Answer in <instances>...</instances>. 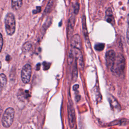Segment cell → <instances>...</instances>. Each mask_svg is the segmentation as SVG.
Segmentation results:
<instances>
[{"instance_id":"6da1fadb","label":"cell","mask_w":129,"mask_h":129,"mask_svg":"<svg viewBox=\"0 0 129 129\" xmlns=\"http://www.w3.org/2000/svg\"><path fill=\"white\" fill-rule=\"evenodd\" d=\"M5 30L8 35H12L14 34L16 29V21L13 14L9 13L7 14L5 19Z\"/></svg>"},{"instance_id":"7a4b0ae2","label":"cell","mask_w":129,"mask_h":129,"mask_svg":"<svg viewBox=\"0 0 129 129\" xmlns=\"http://www.w3.org/2000/svg\"><path fill=\"white\" fill-rule=\"evenodd\" d=\"M15 116V110L12 107L7 108L4 111L2 118V124L6 128H8L12 124Z\"/></svg>"},{"instance_id":"3957f363","label":"cell","mask_w":129,"mask_h":129,"mask_svg":"<svg viewBox=\"0 0 129 129\" xmlns=\"http://www.w3.org/2000/svg\"><path fill=\"white\" fill-rule=\"evenodd\" d=\"M125 68V59L121 54H118L116 56V59L111 71L116 75L121 74Z\"/></svg>"},{"instance_id":"277c9868","label":"cell","mask_w":129,"mask_h":129,"mask_svg":"<svg viewBox=\"0 0 129 129\" xmlns=\"http://www.w3.org/2000/svg\"><path fill=\"white\" fill-rule=\"evenodd\" d=\"M32 74V68L31 65L26 64L25 65L21 71V77L22 82L27 84L30 82Z\"/></svg>"},{"instance_id":"5b68a950","label":"cell","mask_w":129,"mask_h":129,"mask_svg":"<svg viewBox=\"0 0 129 129\" xmlns=\"http://www.w3.org/2000/svg\"><path fill=\"white\" fill-rule=\"evenodd\" d=\"M68 118L70 126L72 128L75 124V111L73 105V103L71 100H70L68 102Z\"/></svg>"},{"instance_id":"8992f818","label":"cell","mask_w":129,"mask_h":129,"mask_svg":"<svg viewBox=\"0 0 129 129\" xmlns=\"http://www.w3.org/2000/svg\"><path fill=\"white\" fill-rule=\"evenodd\" d=\"M116 56L115 52L113 50H109L106 53L105 60L106 66L110 70L113 66L116 59Z\"/></svg>"},{"instance_id":"52a82bcc","label":"cell","mask_w":129,"mask_h":129,"mask_svg":"<svg viewBox=\"0 0 129 129\" xmlns=\"http://www.w3.org/2000/svg\"><path fill=\"white\" fill-rule=\"evenodd\" d=\"M71 46L74 49H77L79 50L81 49V39L79 34H75L73 36L71 40Z\"/></svg>"},{"instance_id":"ba28073f","label":"cell","mask_w":129,"mask_h":129,"mask_svg":"<svg viewBox=\"0 0 129 129\" xmlns=\"http://www.w3.org/2000/svg\"><path fill=\"white\" fill-rule=\"evenodd\" d=\"M74 52L76 56V59L77 60V62H78V64L80 67V69L81 70H83L84 67V63L83 55L82 54V53L80 50L77 49H74Z\"/></svg>"},{"instance_id":"9c48e42d","label":"cell","mask_w":129,"mask_h":129,"mask_svg":"<svg viewBox=\"0 0 129 129\" xmlns=\"http://www.w3.org/2000/svg\"><path fill=\"white\" fill-rule=\"evenodd\" d=\"M82 28H83V32L84 34V36L86 42V44L88 46H90V40L89 38V35H88V32L87 31V25H86V17L84 15L82 18Z\"/></svg>"},{"instance_id":"30bf717a","label":"cell","mask_w":129,"mask_h":129,"mask_svg":"<svg viewBox=\"0 0 129 129\" xmlns=\"http://www.w3.org/2000/svg\"><path fill=\"white\" fill-rule=\"evenodd\" d=\"M105 20L112 25H114L115 24V20L113 15L112 10L110 8H108L105 12Z\"/></svg>"},{"instance_id":"8fae6325","label":"cell","mask_w":129,"mask_h":129,"mask_svg":"<svg viewBox=\"0 0 129 129\" xmlns=\"http://www.w3.org/2000/svg\"><path fill=\"white\" fill-rule=\"evenodd\" d=\"M75 21H76L75 17L74 16H72L69 20V21H68L69 30L68 31H69V34L72 33L73 31L75 24Z\"/></svg>"},{"instance_id":"7c38bea8","label":"cell","mask_w":129,"mask_h":129,"mask_svg":"<svg viewBox=\"0 0 129 129\" xmlns=\"http://www.w3.org/2000/svg\"><path fill=\"white\" fill-rule=\"evenodd\" d=\"M22 6V0H12V7L13 10H18Z\"/></svg>"},{"instance_id":"4fadbf2b","label":"cell","mask_w":129,"mask_h":129,"mask_svg":"<svg viewBox=\"0 0 129 129\" xmlns=\"http://www.w3.org/2000/svg\"><path fill=\"white\" fill-rule=\"evenodd\" d=\"M0 82H1V88L2 89L7 84V79L6 75L4 74H1L0 75Z\"/></svg>"},{"instance_id":"5bb4252c","label":"cell","mask_w":129,"mask_h":129,"mask_svg":"<svg viewBox=\"0 0 129 129\" xmlns=\"http://www.w3.org/2000/svg\"><path fill=\"white\" fill-rule=\"evenodd\" d=\"M109 102L110 103V105H111V106L112 108H118L119 104H118L117 101L115 100V99L113 96H110L109 97Z\"/></svg>"},{"instance_id":"9a60e30c","label":"cell","mask_w":129,"mask_h":129,"mask_svg":"<svg viewBox=\"0 0 129 129\" xmlns=\"http://www.w3.org/2000/svg\"><path fill=\"white\" fill-rule=\"evenodd\" d=\"M53 4V0H50L48 2V3H47V4L46 6V8L44 10V14H46L47 13H49L50 12V11L52 9Z\"/></svg>"},{"instance_id":"2e32d148","label":"cell","mask_w":129,"mask_h":129,"mask_svg":"<svg viewBox=\"0 0 129 129\" xmlns=\"http://www.w3.org/2000/svg\"><path fill=\"white\" fill-rule=\"evenodd\" d=\"M32 48V44L28 42H26L22 47L23 51L24 52H27L29 51Z\"/></svg>"},{"instance_id":"e0dca14e","label":"cell","mask_w":129,"mask_h":129,"mask_svg":"<svg viewBox=\"0 0 129 129\" xmlns=\"http://www.w3.org/2000/svg\"><path fill=\"white\" fill-rule=\"evenodd\" d=\"M77 60H75V63L74 64V67L73 70V76L74 79H76L77 78L78 76V71H77Z\"/></svg>"},{"instance_id":"ac0fdd59","label":"cell","mask_w":129,"mask_h":129,"mask_svg":"<svg viewBox=\"0 0 129 129\" xmlns=\"http://www.w3.org/2000/svg\"><path fill=\"white\" fill-rule=\"evenodd\" d=\"M95 49L97 51H101L104 48V44L103 43H97L95 44L94 46Z\"/></svg>"},{"instance_id":"d6986e66","label":"cell","mask_w":129,"mask_h":129,"mask_svg":"<svg viewBox=\"0 0 129 129\" xmlns=\"http://www.w3.org/2000/svg\"><path fill=\"white\" fill-rule=\"evenodd\" d=\"M80 5L78 3H76L74 7V13L75 15H77L79 12Z\"/></svg>"},{"instance_id":"ffe728a7","label":"cell","mask_w":129,"mask_h":129,"mask_svg":"<svg viewBox=\"0 0 129 129\" xmlns=\"http://www.w3.org/2000/svg\"><path fill=\"white\" fill-rule=\"evenodd\" d=\"M73 60V52L72 51V50H71L69 53V58H68V61L70 64H71L72 63Z\"/></svg>"},{"instance_id":"44dd1931","label":"cell","mask_w":129,"mask_h":129,"mask_svg":"<svg viewBox=\"0 0 129 129\" xmlns=\"http://www.w3.org/2000/svg\"><path fill=\"white\" fill-rule=\"evenodd\" d=\"M127 21H128V28L127 29V32H126V39L127 42L129 45V15L127 17Z\"/></svg>"},{"instance_id":"7402d4cb","label":"cell","mask_w":129,"mask_h":129,"mask_svg":"<svg viewBox=\"0 0 129 129\" xmlns=\"http://www.w3.org/2000/svg\"><path fill=\"white\" fill-rule=\"evenodd\" d=\"M0 36H1V38H0V51H2V47H3V36L2 34H0Z\"/></svg>"},{"instance_id":"603a6c76","label":"cell","mask_w":129,"mask_h":129,"mask_svg":"<svg viewBox=\"0 0 129 129\" xmlns=\"http://www.w3.org/2000/svg\"><path fill=\"white\" fill-rule=\"evenodd\" d=\"M46 62H43V66H44V69L45 70V68L46 67H47V69L49 68V66H48V63H47V64L46 65Z\"/></svg>"},{"instance_id":"cb8c5ba5","label":"cell","mask_w":129,"mask_h":129,"mask_svg":"<svg viewBox=\"0 0 129 129\" xmlns=\"http://www.w3.org/2000/svg\"><path fill=\"white\" fill-rule=\"evenodd\" d=\"M78 88H79V85H75L73 87V89H74V90H76Z\"/></svg>"},{"instance_id":"d4e9b609","label":"cell","mask_w":129,"mask_h":129,"mask_svg":"<svg viewBox=\"0 0 129 129\" xmlns=\"http://www.w3.org/2000/svg\"><path fill=\"white\" fill-rule=\"evenodd\" d=\"M11 57H10V56H9V55H7V57H6V60L7 61H10V60H11Z\"/></svg>"},{"instance_id":"484cf974","label":"cell","mask_w":129,"mask_h":129,"mask_svg":"<svg viewBox=\"0 0 129 129\" xmlns=\"http://www.w3.org/2000/svg\"><path fill=\"white\" fill-rule=\"evenodd\" d=\"M75 129H77V127H76H76H75Z\"/></svg>"},{"instance_id":"4316f807","label":"cell","mask_w":129,"mask_h":129,"mask_svg":"<svg viewBox=\"0 0 129 129\" xmlns=\"http://www.w3.org/2000/svg\"><path fill=\"white\" fill-rule=\"evenodd\" d=\"M128 5H129V0H128Z\"/></svg>"}]
</instances>
